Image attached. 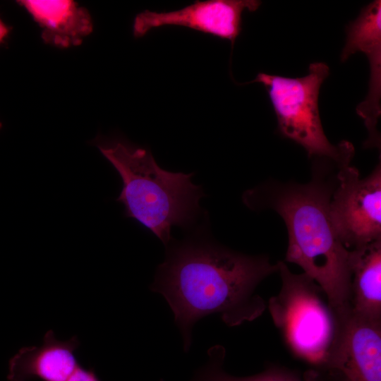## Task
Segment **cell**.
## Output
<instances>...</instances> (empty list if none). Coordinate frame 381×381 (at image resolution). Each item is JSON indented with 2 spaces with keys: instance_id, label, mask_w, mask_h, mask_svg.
<instances>
[{
  "instance_id": "obj_1",
  "label": "cell",
  "mask_w": 381,
  "mask_h": 381,
  "mask_svg": "<svg viewBox=\"0 0 381 381\" xmlns=\"http://www.w3.org/2000/svg\"><path fill=\"white\" fill-rule=\"evenodd\" d=\"M157 270L153 291L169 305L179 327L184 350L191 345V330L200 319L219 313L229 327L259 318L266 308L258 284L278 272L268 258L233 251L207 238H191L167 246Z\"/></svg>"
},
{
  "instance_id": "obj_2",
  "label": "cell",
  "mask_w": 381,
  "mask_h": 381,
  "mask_svg": "<svg viewBox=\"0 0 381 381\" xmlns=\"http://www.w3.org/2000/svg\"><path fill=\"white\" fill-rule=\"evenodd\" d=\"M97 146L122 181L117 201L133 218L167 247L173 226L188 229L195 223L205 196L192 182L193 173L173 172L160 167L151 152L122 139L98 140Z\"/></svg>"
},
{
  "instance_id": "obj_3",
  "label": "cell",
  "mask_w": 381,
  "mask_h": 381,
  "mask_svg": "<svg viewBox=\"0 0 381 381\" xmlns=\"http://www.w3.org/2000/svg\"><path fill=\"white\" fill-rule=\"evenodd\" d=\"M329 193L313 181L283 190L273 207L287 227L286 261L300 266L323 291L334 315L351 307V272L348 250L329 220Z\"/></svg>"
},
{
  "instance_id": "obj_4",
  "label": "cell",
  "mask_w": 381,
  "mask_h": 381,
  "mask_svg": "<svg viewBox=\"0 0 381 381\" xmlns=\"http://www.w3.org/2000/svg\"><path fill=\"white\" fill-rule=\"evenodd\" d=\"M328 66L313 63L301 78H286L260 73L253 82L267 90L282 134L301 145L310 157H327L339 168L350 164L354 155L351 143L343 140L332 145L322 128L318 109V95L329 75Z\"/></svg>"
},
{
  "instance_id": "obj_5",
  "label": "cell",
  "mask_w": 381,
  "mask_h": 381,
  "mask_svg": "<svg viewBox=\"0 0 381 381\" xmlns=\"http://www.w3.org/2000/svg\"><path fill=\"white\" fill-rule=\"evenodd\" d=\"M282 286L268 308L288 346L301 358L325 366L335 330V319L322 289L308 276L292 273L278 262Z\"/></svg>"
},
{
  "instance_id": "obj_6",
  "label": "cell",
  "mask_w": 381,
  "mask_h": 381,
  "mask_svg": "<svg viewBox=\"0 0 381 381\" xmlns=\"http://www.w3.org/2000/svg\"><path fill=\"white\" fill-rule=\"evenodd\" d=\"M339 186L329 200L333 229L348 250L381 240V167L361 179L350 164L339 167Z\"/></svg>"
},
{
  "instance_id": "obj_7",
  "label": "cell",
  "mask_w": 381,
  "mask_h": 381,
  "mask_svg": "<svg viewBox=\"0 0 381 381\" xmlns=\"http://www.w3.org/2000/svg\"><path fill=\"white\" fill-rule=\"evenodd\" d=\"M334 316V334L325 366L348 381H381V320L352 308Z\"/></svg>"
},
{
  "instance_id": "obj_8",
  "label": "cell",
  "mask_w": 381,
  "mask_h": 381,
  "mask_svg": "<svg viewBox=\"0 0 381 381\" xmlns=\"http://www.w3.org/2000/svg\"><path fill=\"white\" fill-rule=\"evenodd\" d=\"M260 4L257 0H208L169 12L145 10L135 18L133 35L142 37L153 28L181 26L228 40L233 46L242 30L243 12L255 11Z\"/></svg>"
},
{
  "instance_id": "obj_9",
  "label": "cell",
  "mask_w": 381,
  "mask_h": 381,
  "mask_svg": "<svg viewBox=\"0 0 381 381\" xmlns=\"http://www.w3.org/2000/svg\"><path fill=\"white\" fill-rule=\"evenodd\" d=\"M76 336L58 339L50 329L40 346H25L8 361L9 381H66L79 366L75 351L80 346Z\"/></svg>"
},
{
  "instance_id": "obj_10",
  "label": "cell",
  "mask_w": 381,
  "mask_h": 381,
  "mask_svg": "<svg viewBox=\"0 0 381 381\" xmlns=\"http://www.w3.org/2000/svg\"><path fill=\"white\" fill-rule=\"evenodd\" d=\"M42 28L44 42L61 47L77 46L92 31L88 11L71 0H20Z\"/></svg>"
},
{
  "instance_id": "obj_11",
  "label": "cell",
  "mask_w": 381,
  "mask_h": 381,
  "mask_svg": "<svg viewBox=\"0 0 381 381\" xmlns=\"http://www.w3.org/2000/svg\"><path fill=\"white\" fill-rule=\"evenodd\" d=\"M352 310L381 320V240L349 250Z\"/></svg>"
},
{
  "instance_id": "obj_12",
  "label": "cell",
  "mask_w": 381,
  "mask_h": 381,
  "mask_svg": "<svg viewBox=\"0 0 381 381\" xmlns=\"http://www.w3.org/2000/svg\"><path fill=\"white\" fill-rule=\"evenodd\" d=\"M346 38L340 59L346 61L353 54L363 52L370 66L369 80H381V1L363 8L357 18L346 27Z\"/></svg>"
},
{
  "instance_id": "obj_13",
  "label": "cell",
  "mask_w": 381,
  "mask_h": 381,
  "mask_svg": "<svg viewBox=\"0 0 381 381\" xmlns=\"http://www.w3.org/2000/svg\"><path fill=\"white\" fill-rule=\"evenodd\" d=\"M209 361L196 374L193 381H302L296 374L280 368H269L248 377H236L224 372L222 364L225 349L215 345L208 351Z\"/></svg>"
},
{
  "instance_id": "obj_14",
  "label": "cell",
  "mask_w": 381,
  "mask_h": 381,
  "mask_svg": "<svg viewBox=\"0 0 381 381\" xmlns=\"http://www.w3.org/2000/svg\"><path fill=\"white\" fill-rule=\"evenodd\" d=\"M66 381H99L92 369L87 370L80 365Z\"/></svg>"
},
{
  "instance_id": "obj_15",
  "label": "cell",
  "mask_w": 381,
  "mask_h": 381,
  "mask_svg": "<svg viewBox=\"0 0 381 381\" xmlns=\"http://www.w3.org/2000/svg\"><path fill=\"white\" fill-rule=\"evenodd\" d=\"M8 33V27L0 18V44L4 40Z\"/></svg>"
},
{
  "instance_id": "obj_16",
  "label": "cell",
  "mask_w": 381,
  "mask_h": 381,
  "mask_svg": "<svg viewBox=\"0 0 381 381\" xmlns=\"http://www.w3.org/2000/svg\"><path fill=\"white\" fill-rule=\"evenodd\" d=\"M1 126H2V125H1V122H0V129H1Z\"/></svg>"
},
{
  "instance_id": "obj_17",
  "label": "cell",
  "mask_w": 381,
  "mask_h": 381,
  "mask_svg": "<svg viewBox=\"0 0 381 381\" xmlns=\"http://www.w3.org/2000/svg\"><path fill=\"white\" fill-rule=\"evenodd\" d=\"M342 381H348V380L344 379Z\"/></svg>"
}]
</instances>
